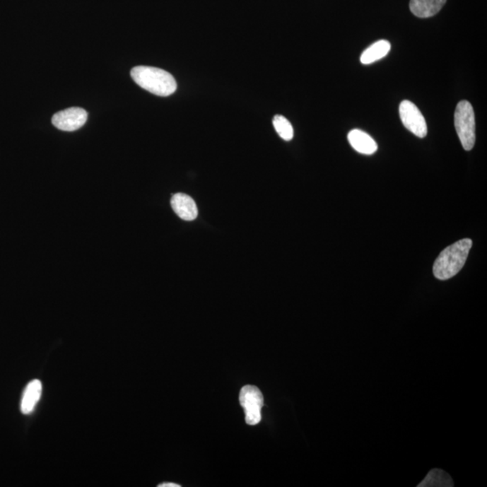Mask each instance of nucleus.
I'll return each mask as SVG.
<instances>
[{"instance_id": "13", "label": "nucleus", "mask_w": 487, "mask_h": 487, "mask_svg": "<svg viewBox=\"0 0 487 487\" xmlns=\"http://www.w3.org/2000/svg\"><path fill=\"white\" fill-rule=\"evenodd\" d=\"M273 124L278 135L286 141H290L293 137V129L292 124L283 116L276 115L274 117Z\"/></svg>"}, {"instance_id": "7", "label": "nucleus", "mask_w": 487, "mask_h": 487, "mask_svg": "<svg viewBox=\"0 0 487 487\" xmlns=\"http://www.w3.org/2000/svg\"><path fill=\"white\" fill-rule=\"evenodd\" d=\"M171 205L172 210L179 218L186 221H194L198 216V209L194 199L184 194L172 196Z\"/></svg>"}, {"instance_id": "1", "label": "nucleus", "mask_w": 487, "mask_h": 487, "mask_svg": "<svg viewBox=\"0 0 487 487\" xmlns=\"http://www.w3.org/2000/svg\"><path fill=\"white\" fill-rule=\"evenodd\" d=\"M469 238L461 240L441 252L433 264V274L437 279L449 280L457 276L465 266L472 247Z\"/></svg>"}, {"instance_id": "4", "label": "nucleus", "mask_w": 487, "mask_h": 487, "mask_svg": "<svg viewBox=\"0 0 487 487\" xmlns=\"http://www.w3.org/2000/svg\"><path fill=\"white\" fill-rule=\"evenodd\" d=\"M240 401L246 415V423L251 426L259 423L264 406V397L259 389L253 385H246L241 389Z\"/></svg>"}, {"instance_id": "10", "label": "nucleus", "mask_w": 487, "mask_h": 487, "mask_svg": "<svg viewBox=\"0 0 487 487\" xmlns=\"http://www.w3.org/2000/svg\"><path fill=\"white\" fill-rule=\"evenodd\" d=\"M41 381L33 380L27 385L23 394L21 401V411L23 414H30L34 411L35 406L40 400L42 395Z\"/></svg>"}, {"instance_id": "2", "label": "nucleus", "mask_w": 487, "mask_h": 487, "mask_svg": "<svg viewBox=\"0 0 487 487\" xmlns=\"http://www.w3.org/2000/svg\"><path fill=\"white\" fill-rule=\"evenodd\" d=\"M131 77L143 89L160 97H168L177 89L172 75L162 69L137 66L132 69Z\"/></svg>"}, {"instance_id": "5", "label": "nucleus", "mask_w": 487, "mask_h": 487, "mask_svg": "<svg viewBox=\"0 0 487 487\" xmlns=\"http://www.w3.org/2000/svg\"><path fill=\"white\" fill-rule=\"evenodd\" d=\"M399 113H400L401 122L409 131L420 139H423L427 136L426 120L420 110L413 102L404 100L399 107Z\"/></svg>"}, {"instance_id": "14", "label": "nucleus", "mask_w": 487, "mask_h": 487, "mask_svg": "<svg viewBox=\"0 0 487 487\" xmlns=\"http://www.w3.org/2000/svg\"><path fill=\"white\" fill-rule=\"evenodd\" d=\"M158 487H181V486L175 483H163L159 485Z\"/></svg>"}, {"instance_id": "9", "label": "nucleus", "mask_w": 487, "mask_h": 487, "mask_svg": "<svg viewBox=\"0 0 487 487\" xmlns=\"http://www.w3.org/2000/svg\"><path fill=\"white\" fill-rule=\"evenodd\" d=\"M447 0H411L410 9L420 18H431L441 11Z\"/></svg>"}, {"instance_id": "12", "label": "nucleus", "mask_w": 487, "mask_h": 487, "mask_svg": "<svg viewBox=\"0 0 487 487\" xmlns=\"http://www.w3.org/2000/svg\"><path fill=\"white\" fill-rule=\"evenodd\" d=\"M452 480L442 470L433 469L418 486H453Z\"/></svg>"}, {"instance_id": "6", "label": "nucleus", "mask_w": 487, "mask_h": 487, "mask_svg": "<svg viewBox=\"0 0 487 487\" xmlns=\"http://www.w3.org/2000/svg\"><path fill=\"white\" fill-rule=\"evenodd\" d=\"M88 119L87 111L81 107H70L54 114L52 122L58 129L73 132L85 125Z\"/></svg>"}, {"instance_id": "11", "label": "nucleus", "mask_w": 487, "mask_h": 487, "mask_svg": "<svg viewBox=\"0 0 487 487\" xmlns=\"http://www.w3.org/2000/svg\"><path fill=\"white\" fill-rule=\"evenodd\" d=\"M391 51V44L387 40H379L365 49L361 54L363 64H371L385 58Z\"/></svg>"}, {"instance_id": "8", "label": "nucleus", "mask_w": 487, "mask_h": 487, "mask_svg": "<svg viewBox=\"0 0 487 487\" xmlns=\"http://www.w3.org/2000/svg\"><path fill=\"white\" fill-rule=\"evenodd\" d=\"M348 139L353 148L363 155L370 156L377 151V142L362 130H352L348 133Z\"/></svg>"}, {"instance_id": "3", "label": "nucleus", "mask_w": 487, "mask_h": 487, "mask_svg": "<svg viewBox=\"0 0 487 487\" xmlns=\"http://www.w3.org/2000/svg\"><path fill=\"white\" fill-rule=\"evenodd\" d=\"M454 123L461 145L466 151L473 149L476 143V119L471 104L460 101L456 107Z\"/></svg>"}]
</instances>
